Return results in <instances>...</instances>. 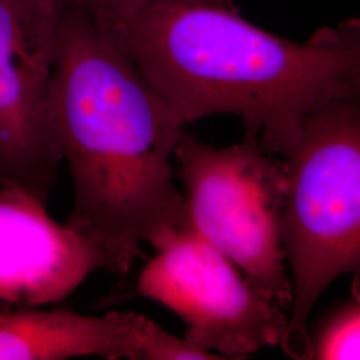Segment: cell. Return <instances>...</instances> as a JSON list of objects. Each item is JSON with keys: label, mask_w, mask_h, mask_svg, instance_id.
I'll return each mask as SVG.
<instances>
[{"label": "cell", "mask_w": 360, "mask_h": 360, "mask_svg": "<svg viewBox=\"0 0 360 360\" xmlns=\"http://www.w3.org/2000/svg\"><path fill=\"white\" fill-rule=\"evenodd\" d=\"M47 110L72 179L65 223L104 270L126 275L144 243L191 229L174 179L183 117L114 35L72 4L58 27Z\"/></svg>", "instance_id": "cell-1"}, {"label": "cell", "mask_w": 360, "mask_h": 360, "mask_svg": "<svg viewBox=\"0 0 360 360\" xmlns=\"http://www.w3.org/2000/svg\"><path fill=\"white\" fill-rule=\"evenodd\" d=\"M108 32L186 124L238 116L269 154L314 111L359 98L358 19L297 43L248 22L233 0H160Z\"/></svg>", "instance_id": "cell-2"}, {"label": "cell", "mask_w": 360, "mask_h": 360, "mask_svg": "<svg viewBox=\"0 0 360 360\" xmlns=\"http://www.w3.org/2000/svg\"><path fill=\"white\" fill-rule=\"evenodd\" d=\"M281 156L282 245L292 292L281 347L292 359L309 360L314 306L339 276L359 275V98L306 116Z\"/></svg>", "instance_id": "cell-3"}, {"label": "cell", "mask_w": 360, "mask_h": 360, "mask_svg": "<svg viewBox=\"0 0 360 360\" xmlns=\"http://www.w3.org/2000/svg\"><path fill=\"white\" fill-rule=\"evenodd\" d=\"M174 162L193 231L230 259L259 292L290 309L282 245L283 159L262 150L255 134L215 148L183 131Z\"/></svg>", "instance_id": "cell-4"}, {"label": "cell", "mask_w": 360, "mask_h": 360, "mask_svg": "<svg viewBox=\"0 0 360 360\" xmlns=\"http://www.w3.org/2000/svg\"><path fill=\"white\" fill-rule=\"evenodd\" d=\"M136 290L186 323L184 340L223 359L281 346L288 315L193 229L155 247Z\"/></svg>", "instance_id": "cell-5"}, {"label": "cell", "mask_w": 360, "mask_h": 360, "mask_svg": "<svg viewBox=\"0 0 360 360\" xmlns=\"http://www.w3.org/2000/svg\"><path fill=\"white\" fill-rule=\"evenodd\" d=\"M63 0H0V186L47 203L62 151L47 94Z\"/></svg>", "instance_id": "cell-6"}, {"label": "cell", "mask_w": 360, "mask_h": 360, "mask_svg": "<svg viewBox=\"0 0 360 360\" xmlns=\"http://www.w3.org/2000/svg\"><path fill=\"white\" fill-rule=\"evenodd\" d=\"M104 262L95 247L26 190L0 186V302L39 309L62 302Z\"/></svg>", "instance_id": "cell-7"}, {"label": "cell", "mask_w": 360, "mask_h": 360, "mask_svg": "<svg viewBox=\"0 0 360 360\" xmlns=\"http://www.w3.org/2000/svg\"><path fill=\"white\" fill-rule=\"evenodd\" d=\"M159 324L136 312L83 315L67 309L0 314V360H148Z\"/></svg>", "instance_id": "cell-8"}, {"label": "cell", "mask_w": 360, "mask_h": 360, "mask_svg": "<svg viewBox=\"0 0 360 360\" xmlns=\"http://www.w3.org/2000/svg\"><path fill=\"white\" fill-rule=\"evenodd\" d=\"M359 288L352 299L331 312L311 335L309 360H358L360 358Z\"/></svg>", "instance_id": "cell-9"}, {"label": "cell", "mask_w": 360, "mask_h": 360, "mask_svg": "<svg viewBox=\"0 0 360 360\" xmlns=\"http://www.w3.org/2000/svg\"><path fill=\"white\" fill-rule=\"evenodd\" d=\"M160 0H63L87 11L107 31L129 20Z\"/></svg>", "instance_id": "cell-10"}]
</instances>
